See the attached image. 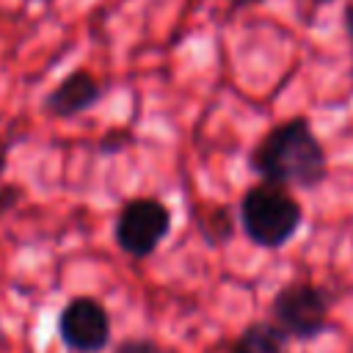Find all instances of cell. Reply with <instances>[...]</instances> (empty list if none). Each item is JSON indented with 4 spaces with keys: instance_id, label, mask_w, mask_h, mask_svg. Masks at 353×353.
Here are the masks:
<instances>
[{
    "instance_id": "10",
    "label": "cell",
    "mask_w": 353,
    "mask_h": 353,
    "mask_svg": "<svg viewBox=\"0 0 353 353\" xmlns=\"http://www.w3.org/2000/svg\"><path fill=\"white\" fill-rule=\"evenodd\" d=\"M259 3H265V0H229L232 8H251V6H259Z\"/></svg>"
},
{
    "instance_id": "2",
    "label": "cell",
    "mask_w": 353,
    "mask_h": 353,
    "mask_svg": "<svg viewBox=\"0 0 353 353\" xmlns=\"http://www.w3.org/2000/svg\"><path fill=\"white\" fill-rule=\"evenodd\" d=\"M303 223V207L287 188L256 182L240 199V226L259 248L287 245Z\"/></svg>"
},
{
    "instance_id": "1",
    "label": "cell",
    "mask_w": 353,
    "mask_h": 353,
    "mask_svg": "<svg viewBox=\"0 0 353 353\" xmlns=\"http://www.w3.org/2000/svg\"><path fill=\"white\" fill-rule=\"evenodd\" d=\"M251 168L262 182L279 188L312 190L328 176V154L312 130L306 116H292L270 127L248 157Z\"/></svg>"
},
{
    "instance_id": "9",
    "label": "cell",
    "mask_w": 353,
    "mask_h": 353,
    "mask_svg": "<svg viewBox=\"0 0 353 353\" xmlns=\"http://www.w3.org/2000/svg\"><path fill=\"white\" fill-rule=\"evenodd\" d=\"M342 28H345L347 41L353 44V0H345V8H342Z\"/></svg>"
},
{
    "instance_id": "6",
    "label": "cell",
    "mask_w": 353,
    "mask_h": 353,
    "mask_svg": "<svg viewBox=\"0 0 353 353\" xmlns=\"http://www.w3.org/2000/svg\"><path fill=\"white\" fill-rule=\"evenodd\" d=\"M99 94L102 91H99L97 77L88 74L85 69H74L41 99V110L55 119H72V116L88 110L91 105H97Z\"/></svg>"
},
{
    "instance_id": "11",
    "label": "cell",
    "mask_w": 353,
    "mask_h": 353,
    "mask_svg": "<svg viewBox=\"0 0 353 353\" xmlns=\"http://www.w3.org/2000/svg\"><path fill=\"white\" fill-rule=\"evenodd\" d=\"M3 168H6V152L0 149V174H3Z\"/></svg>"
},
{
    "instance_id": "5",
    "label": "cell",
    "mask_w": 353,
    "mask_h": 353,
    "mask_svg": "<svg viewBox=\"0 0 353 353\" xmlns=\"http://www.w3.org/2000/svg\"><path fill=\"white\" fill-rule=\"evenodd\" d=\"M58 334L77 353H99L110 342V320L99 301L88 295L72 298L58 314Z\"/></svg>"
},
{
    "instance_id": "7",
    "label": "cell",
    "mask_w": 353,
    "mask_h": 353,
    "mask_svg": "<svg viewBox=\"0 0 353 353\" xmlns=\"http://www.w3.org/2000/svg\"><path fill=\"white\" fill-rule=\"evenodd\" d=\"M287 342L290 339L270 320H256L234 339L229 353H290Z\"/></svg>"
},
{
    "instance_id": "8",
    "label": "cell",
    "mask_w": 353,
    "mask_h": 353,
    "mask_svg": "<svg viewBox=\"0 0 353 353\" xmlns=\"http://www.w3.org/2000/svg\"><path fill=\"white\" fill-rule=\"evenodd\" d=\"M116 353H160L149 339H127L124 345L116 347Z\"/></svg>"
},
{
    "instance_id": "4",
    "label": "cell",
    "mask_w": 353,
    "mask_h": 353,
    "mask_svg": "<svg viewBox=\"0 0 353 353\" xmlns=\"http://www.w3.org/2000/svg\"><path fill=\"white\" fill-rule=\"evenodd\" d=\"M168 229H171L168 207L160 199L141 196V199H130L121 207L113 226V237L124 254L143 259L163 243Z\"/></svg>"
},
{
    "instance_id": "12",
    "label": "cell",
    "mask_w": 353,
    "mask_h": 353,
    "mask_svg": "<svg viewBox=\"0 0 353 353\" xmlns=\"http://www.w3.org/2000/svg\"><path fill=\"white\" fill-rule=\"evenodd\" d=\"M314 6H328V3H334V0H312Z\"/></svg>"
},
{
    "instance_id": "3",
    "label": "cell",
    "mask_w": 353,
    "mask_h": 353,
    "mask_svg": "<svg viewBox=\"0 0 353 353\" xmlns=\"http://www.w3.org/2000/svg\"><path fill=\"white\" fill-rule=\"evenodd\" d=\"M334 295L306 279L284 284L270 301V323L295 342H312L331 331Z\"/></svg>"
}]
</instances>
